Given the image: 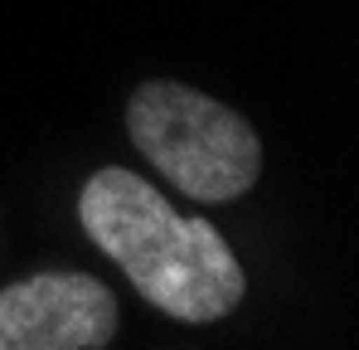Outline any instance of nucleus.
Masks as SVG:
<instances>
[{"label":"nucleus","mask_w":359,"mask_h":350,"mask_svg":"<svg viewBox=\"0 0 359 350\" xmlns=\"http://www.w3.org/2000/svg\"><path fill=\"white\" fill-rule=\"evenodd\" d=\"M78 219L88 238L131 278V287L175 321H224L248 292L224 233L209 219L175 214L156 185L121 166H107L83 185Z\"/></svg>","instance_id":"obj_1"},{"label":"nucleus","mask_w":359,"mask_h":350,"mask_svg":"<svg viewBox=\"0 0 359 350\" xmlns=\"http://www.w3.org/2000/svg\"><path fill=\"white\" fill-rule=\"evenodd\" d=\"M126 131L141 156L199 205L238 200L262 175V141L233 108L184 83H141L126 103Z\"/></svg>","instance_id":"obj_2"},{"label":"nucleus","mask_w":359,"mask_h":350,"mask_svg":"<svg viewBox=\"0 0 359 350\" xmlns=\"http://www.w3.org/2000/svg\"><path fill=\"white\" fill-rule=\"evenodd\" d=\"M117 297L88 273H34L0 292V350H102Z\"/></svg>","instance_id":"obj_3"}]
</instances>
